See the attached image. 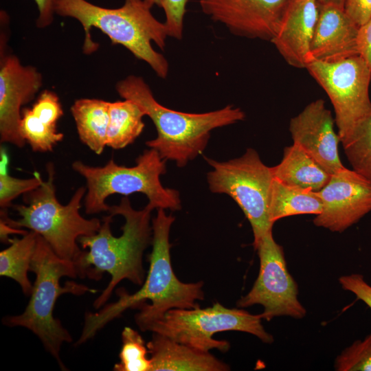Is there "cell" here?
<instances>
[{"label": "cell", "instance_id": "cell-1", "mask_svg": "<svg viewBox=\"0 0 371 371\" xmlns=\"http://www.w3.org/2000/svg\"><path fill=\"white\" fill-rule=\"evenodd\" d=\"M147 204L141 210L133 208L124 196L120 203L109 205L101 221L99 230L94 234L81 236L78 243L84 250L74 261L78 276L98 281L104 273L111 280L93 306L100 309L105 305L115 287L123 280L142 285L144 281L143 254L152 243L151 212Z\"/></svg>", "mask_w": 371, "mask_h": 371}, {"label": "cell", "instance_id": "cell-2", "mask_svg": "<svg viewBox=\"0 0 371 371\" xmlns=\"http://www.w3.org/2000/svg\"><path fill=\"white\" fill-rule=\"evenodd\" d=\"M172 214L157 209L152 220V251L148 257L149 269L146 280L137 292L130 294L117 290L119 299L96 313H87L82 333L76 345L93 337L109 322L120 317L128 308H138L135 320L137 326L155 319L172 308L199 307L196 301L204 299L202 281L184 283L176 276L171 265L169 234L175 221Z\"/></svg>", "mask_w": 371, "mask_h": 371}, {"label": "cell", "instance_id": "cell-3", "mask_svg": "<svg viewBox=\"0 0 371 371\" xmlns=\"http://www.w3.org/2000/svg\"><path fill=\"white\" fill-rule=\"evenodd\" d=\"M150 10L144 0H125L117 8L101 7L87 0H58L56 14L80 23L85 34V54H91L98 47L91 36V29L96 27L107 35L112 43L125 47L135 58L148 63L157 76L164 79L169 71L168 62L153 49L151 43L164 50L168 30Z\"/></svg>", "mask_w": 371, "mask_h": 371}, {"label": "cell", "instance_id": "cell-4", "mask_svg": "<svg viewBox=\"0 0 371 371\" xmlns=\"http://www.w3.org/2000/svg\"><path fill=\"white\" fill-rule=\"evenodd\" d=\"M117 93L137 104L153 122L157 137L146 142L164 159L175 161L179 167L201 155L208 143L210 132L216 128L243 120L240 108L227 105L218 110L192 113L177 111L159 104L142 77L130 75L117 82Z\"/></svg>", "mask_w": 371, "mask_h": 371}, {"label": "cell", "instance_id": "cell-5", "mask_svg": "<svg viewBox=\"0 0 371 371\" xmlns=\"http://www.w3.org/2000/svg\"><path fill=\"white\" fill-rule=\"evenodd\" d=\"M30 271L35 273L36 278L25 311L20 315L4 317L3 323L32 331L56 360L59 367L66 370L60 352L63 344L71 342L72 338L60 320L54 317L55 304L63 294L81 295L94 290L74 281H67L61 286L60 280L63 277L78 276L74 262L58 256L38 234Z\"/></svg>", "mask_w": 371, "mask_h": 371}, {"label": "cell", "instance_id": "cell-6", "mask_svg": "<svg viewBox=\"0 0 371 371\" xmlns=\"http://www.w3.org/2000/svg\"><path fill=\"white\" fill-rule=\"evenodd\" d=\"M47 179L37 188L23 194L25 204L13 205L19 218H9L1 210V218L15 228H26L41 236L60 258L76 261L82 252L78 243L81 236H91L100 229L101 221L85 218L80 214L87 188H78L66 205L56 196L54 164L46 168Z\"/></svg>", "mask_w": 371, "mask_h": 371}, {"label": "cell", "instance_id": "cell-7", "mask_svg": "<svg viewBox=\"0 0 371 371\" xmlns=\"http://www.w3.org/2000/svg\"><path fill=\"white\" fill-rule=\"evenodd\" d=\"M166 160L153 148L145 150L132 167L118 165L111 159L103 166H91L81 161L72 164L74 171L86 181L84 205L87 214L108 212L105 203L111 194L127 196L140 192L148 199L154 209H181L179 192L164 188L160 176L166 172Z\"/></svg>", "mask_w": 371, "mask_h": 371}, {"label": "cell", "instance_id": "cell-8", "mask_svg": "<svg viewBox=\"0 0 371 371\" xmlns=\"http://www.w3.org/2000/svg\"><path fill=\"white\" fill-rule=\"evenodd\" d=\"M260 314L253 315L241 308H229L218 302L201 308H172L162 315L137 326L142 331L163 335L175 341L203 352L216 349L226 352L230 344L213 338L215 333L240 331L271 344L273 336L262 324Z\"/></svg>", "mask_w": 371, "mask_h": 371}, {"label": "cell", "instance_id": "cell-9", "mask_svg": "<svg viewBox=\"0 0 371 371\" xmlns=\"http://www.w3.org/2000/svg\"><path fill=\"white\" fill-rule=\"evenodd\" d=\"M205 159L213 168L207 175L211 192L226 194L238 204L251 225L254 245L273 229L269 215L271 167L251 148L241 157L227 161Z\"/></svg>", "mask_w": 371, "mask_h": 371}, {"label": "cell", "instance_id": "cell-10", "mask_svg": "<svg viewBox=\"0 0 371 371\" xmlns=\"http://www.w3.org/2000/svg\"><path fill=\"white\" fill-rule=\"evenodd\" d=\"M306 69L331 102L341 143L371 113V68L357 55L332 62L311 58Z\"/></svg>", "mask_w": 371, "mask_h": 371}, {"label": "cell", "instance_id": "cell-11", "mask_svg": "<svg viewBox=\"0 0 371 371\" xmlns=\"http://www.w3.org/2000/svg\"><path fill=\"white\" fill-rule=\"evenodd\" d=\"M253 246L260 260L259 273L251 290L238 300L237 306L262 305L264 311L260 315L267 321L279 316L303 318L306 311L298 300L297 284L288 271L283 248L275 241L272 232Z\"/></svg>", "mask_w": 371, "mask_h": 371}, {"label": "cell", "instance_id": "cell-12", "mask_svg": "<svg viewBox=\"0 0 371 371\" xmlns=\"http://www.w3.org/2000/svg\"><path fill=\"white\" fill-rule=\"evenodd\" d=\"M322 211L313 223L333 232H342L371 212V183L346 168L332 174L328 182L316 192Z\"/></svg>", "mask_w": 371, "mask_h": 371}, {"label": "cell", "instance_id": "cell-13", "mask_svg": "<svg viewBox=\"0 0 371 371\" xmlns=\"http://www.w3.org/2000/svg\"><path fill=\"white\" fill-rule=\"evenodd\" d=\"M291 0H199L202 12L238 36L271 41Z\"/></svg>", "mask_w": 371, "mask_h": 371}, {"label": "cell", "instance_id": "cell-14", "mask_svg": "<svg viewBox=\"0 0 371 371\" xmlns=\"http://www.w3.org/2000/svg\"><path fill=\"white\" fill-rule=\"evenodd\" d=\"M0 53V140L22 148L25 141L19 132L21 107L32 101L43 85L42 74L33 66H24L19 58Z\"/></svg>", "mask_w": 371, "mask_h": 371}, {"label": "cell", "instance_id": "cell-15", "mask_svg": "<svg viewBox=\"0 0 371 371\" xmlns=\"http://www.w3.org/2000/svg\"><path fill=\"white\" fill-rule=\"evenodd\" d=\"M335 124L325 102L317 99L292 117L289 126L293 144L304 150L330 175L344 168L339 155L340 139Z\"/></svg>", "mask_w": 371, "mask_h": 371}, {"label": "cell", "instance_id": "cell-16", "mask_svg": "<svg viewBox=\"0 0 371 371\" xmlns=\"http://www.w3.org/2000/svg\"><path fill=\"white\" fill-rule=\"evenodd\" d=\"M318 14L317 0L290 1L271 41L289 65L306 69Z\"/></svg>", "mask_w": 371, "mask_h": 371}, {"label": "cell", "instance_id": "cell-17", "mask_svg": "<svg viewBox=\"0 0 371 371\" xmlns=\"http://www.w3.org/2000/svg\"><path fill=\"white\" fill-rule=\"evenodd\" d=\"M318 6V18L311 45V58L332 62L359 55L357 34L359 27L340 6L319 3Z\"/></svg>", "mask_w": 371, "mask_h": 371}, {"label": "cell", "instance_id": "cell-18", "mask_svg": "<svg viewBox=\"0 0 371 371\" xmlns=\"http://www.w3.org/2000/svg\"><path fill=\"white\" fill-rule=\"evenodd\" d=\"M150 371H226L229 366L212 355L153 333L146 344Z\"/></svg>", "mask_w": 371, "mask_h": 371}, {"label": "cell", "instance_id": "cell-19", "mask_svg": "<svg viewBox=\"0 0 371 371\" xmlns=\"http://www.w3.org/2000/svg\"><path fill=\"white\" fill-rule=\"evenodd\" d=\"M271 171L273 178L284 185L313 192L325 186L331 176L294 144L284 148L281 161Z\"/></svg>", "mask_w": 371, "mask_h": 371}, {"label": "cell", "instance_id": "cell-20", "mask_svg": "<svg viewBox=\"0 0 371 371\" xmlns=\"http://www.w3.org/2000/svg\"><path fill=\"white\" fill-rule=\"evenodd\" d=\"M80 141L96 155L106 146L109 102L99 99L76 100L71 107Z\"/></svg>", "mask_w": 371, "mask_h": 371}, {"label": "cell", "instance_id": "cell-21", "mask_svg": "<svg viewBox=\"0 0 371 371\" xmlns=\"http://www.w3.org/2000/svg\"><path fill=\"white\" fill-rule=\"evenodd\" d=\"M322 202L316 192L288 186L273 178L269 205L271 222L299 214L318 215Z\"/></svg>", "mask_w": 371, "mask_h": 371}, {"label": "cell", "instance_id": "cell-22", "mask_svg": "<svg viewBox=\"0 0 371 371\" xmlns=\"http://www.w3.org/2000/svg\"><path fill=\"white\" fill-rule=\"evenodd\" d=\"M106 146L122 149L132 144L144 128L143 109L131 100L109 102Z\"/></svg>", "mask_w": 371, "mask_h": 371}, {"label": "cell", "instance_id": "cell-23", "mask_svg": "<svg viewBox=\"0 0 371 371\" xmlns=\"http://www.w3.org/2000/svg\"><path fill=\"white\" fill-rule=\"evenodd\" d=\"M37 238L38 234L30 231L20 238H10V246L0 252V276L16 281L26 295H30L33 287L27 273Z\"/></svg>", "mask_w": 371, "mask_h": 371}, {"label": "cell", "instance_id": "cell-24", "mask_svg": "<svg viewBox=\"0 0 371 371\" xmlns=\"http://www.w3.org/2000/svg\"><path fill=\"white\" fill-rule=\"evenodd\" d=\"M352 170L371 183V113L341 142Z\"/></svg>", "mask_w": 371, "mask_h": 371}, {"label": "cell", "instance_id": "cell-25", "mask_svg": "<svg viewBox=\"0 0 371 371\" xmlns=\"http://www.w3.org/2000/svg\"><path fill=\"white\" fill-rule=\"evenodd\" d=\"M19 132L32 150L40 153L52 151L57 143L64 137L62 133L57 131L56 126L42 122L29 108L21 111Z\"/></svg>", "mask_w": 371, "mask_h": 371}, {"label": "cell", "instance_id": "cell-26", "mask_svg": "<svg viewBox=\"0 0 371 371\" xmlns=\"http://www.w3.org/2000/svg\"><path fill=\"white\" fill-rule=\"evenodd\" d=\"M122 348L120 361L115 364V371H150L151 361L148 350L140 334L131 327L122 332Z\"/></svg>", "mask_w": 371, "mask_h": 371}, {"label": "cell", "instance_id": "cell-27", "mask_svg": "<svg viewBox=\"0 0 371 371\" xmlns=\"http://www.w3.org/2000/svg\"><path fill=\"white\" fill-rule=\"evenodd\" d=\"M0 163V207L5 210L14 199L38 188L43 181L38 175L29 179L12 177L7 170L8 157L2 150Z\"/></svg>", "mask_w": 371, "mask_h": 371}, {"label": "cell", "instance_id": "cell-28", "mask_svg": "<svg viewBox=\"0 0 371 371\" xmlns=\"http://www.w3.org/2000/svg\"><path fill=\"white\" fill-rule=\"evenodd\" d=\"M337 371H371V333L363 340H356L335 359Z\"/></svg>", "mask_w": 371, "mask_h": 371}, {"label": "cell", "instance_id": "cell-29", "mask_svg": "<svg viewBox=\"0 0 371 371\" xmlns=\"http://www.w3.org/2000/svg\"><path fill=\"white\" fill-rule=\"evenodd\" d=\"M150 8L157 5L164 10L166 21L164 22L168 36L181 40L183 36V20L186 13L188 0H144Z\"/></svg>", "mask_w": 371, "mask_h": 371}, {"label": "cell", "instance_id": "cell-30", "mask_svg": "<svg viewBox=\"0 0 371 371\" xmlns=\"http://www.w3.org/2000/svg\"><path fill=\"white\" fill-rule=\"evenodd\" d=\"M31 110L42 122L53 126H56L63 115L58 96L49 90H44L39 95Z\"/></svg>", "mask_w": 371, "mask_h": 371}, {"label": "cell", "instance_id": "cell-31", "mask_svg": "<svg viewBox=\"0 0 371 371\" xmlns=\"http://www.w3.org/2000/svg\"><path fill=\"white\" fill-rule=\"evenodd\" d=\"M339 282L343 289L352 293L371 309V286L361 274L352 273L341 276Z\"/></svg>", "mask_w": 371, "mask_h": 371}, {"label": "cell", "instance_id": "cell-32", "mask_svg": "<svg viewBox=\"0 0 371 371\" xmlns=\"http://www.w3.org/2000/svg\"><path fill=\"white\" fill-rule=\"evenodd\" d=\"M344 10L359 27L371 18V0H344Z\"/></svg>", "mask_w": 371, "mask_h": 371}, {"label": "cell", "instance_id": "cell-33", "mask_svg": "<svg viewBox=\"0 0 371 371\" xmlns=\"http://www.w3.org/2000/svg\"><path fill=\"white\" fill-rule=\"evenodd\" d=\"M357 49L360 56L371 68V18L359 26L357 34Z\"/></svg>", "mask_w": 371, "mask_h": 371}, {"label": "cell", "instance_id": "cell-34", "mask_svg": "<svg viewBox=\"0 0 371 371\" xmlns=\"http://www.w3.org/2000/svg\"><path fill=\"white\" fill-rule=\"evenodd\" d=\"M36 4L38 16L36 25L39 28L50 25L56 14V5L58 0H34Z\"/></svg>", "mask_w": 371, "mask_h": 371}, {"label": "cell", "instance_id": "cell-35", "mask_svg": "<svg viewBox=\"0 0 371 371\" xmlns=\"http://www.w3.org/2000/svg\"><path fill=\"white\" fill-rule=\"evenodd\" d=\"M28 232L23 229L15 228L10 226L4 219H0V238L2 243H9L10 234L24 235Z\"/></svg>", "mask_w": 371, "mask_h": 371}, {"label": "cell", "instance_id": "cell-36", "mask_svg": "<svg viewBox=\"0 0 371 371\" xmlns=\"http://www.w3.org/2000/svg\"><path fill=\"white\" fill-rule=\"evenodd\" d=\"M319 3H332L344 8V0H317Z\"/></svg>", "mask_w": 371, "mask_h": 371}]
</instances>
